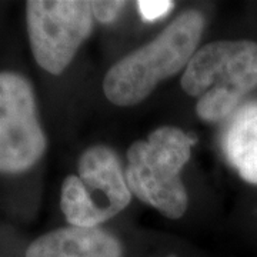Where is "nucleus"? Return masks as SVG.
<instances>
[{"label":"nucleus","instance_id":"obj_10","mask_svg":"<svg viewBox=\"0 0 257 257\" xmlns=\"http://www.w3.org/2000/svg\"><path fill=\"white\" fill-rule=\"evenodd\" d=\"M92 3L93 18L100 23H110L124 9L126 2L120 0H94Z\"/></svg>","mask_w":257,"mask_h":257},{"label":"nucleus","instance_id":"obj_7","mask_svg":"<svg viewBox=\"0 0 257 257\" xmlns=\"http://www.w3.org/2000/svg\"><path fill=\"white\" fill-rule=\"evenodd\" d=\"M25 257H123V248L100 227L67 226L32 241Z\"/></svg>","mask_w":257,"mask_h":257},{"label":"nucleus","instance_id":"obj_9","mask_svg":"<svg viewBox=\"0 0 257 257\" xmlns=\"http://www.w3.org/2000/svg\"><path fill=\"white\" fill-rule=\"evenodd\" d=\"M175 3L170 0H139L138 9L146 22H156L173 9Z\"/></svg>","mask_w":257,"mask_h":257},{"label":"nucleus","instance_id":"obj_1","mask_svg":"<svg viewBox=\"0 0 257 257\" xmlns=\"http://www.w3.org/2000/svg\"><path fill=\"white\" fill-rule=\"evenodd\" d=\"M204 30L199 10H186L153 40L111 66L103 79L106 99L119 107L136 106L150 96L159 83L186 69Z\"/></svg>","mask_w":257,"mask_h":257},{"label":"nucleus","instance_id":"obj_5","mask_svg":"<svg viewBox=\"0 0 257 257\" xmlns=\"http://www.w3.org/2000/svg\"><path fill=\"white\" fill-rule=\"evenodd\" d=\"M92 3L86 0L26 2L30 49L36 63L50 74H60L93 30Z\"/></svg>","mask_w":257,"mask_h":257},{"label":"nucleus","instance_id":"obj_3","mask_svg":"<svg viewBox=\"0 0 257 257\" xmlns=\"http://www.w3.org/2000/svg\"><path fill=\"white\" fill-rule=\"evenodd\" d=\"M194 138L173 126L153 130L127 150L126 180L132 194L155 207L167 219H180L189 196L182 170L192 156Z\"/></svg>","mask_w":257,"mask_h":257},{"label":"nucleus","instance_id":"obj_4","mask_svg":"<svg viewBox=\"0 0 257 257\" xmlns=\"http://www.w3.org/2000/svg\"><path fill=\"white\" fill-rule=\"evenodd\" d=\"M126 172L110 147L94 145L79 157L77 175L64 179L60 209L70 226L99 227L132 202Z\"/></svg>","mask_w":257,"mask_h":257},{"label":"nucleus","instance_id":"obj_8","mask_svg":"<svg viewBox=\"0 0 257 257\" xmlns=\"http://www.w3.org/2000/svg\"><path fill=\"white\" fill-rule=\"evenodd\" d=\"M223 152L240 177L257 186V100L241 104L231 114L223 135Z\"/></svg>","mask_w":257,"mask_h":257},{"label":"nucleus","instance_id":"obj_6","mask_svg":"<svg viewBox=\"0 0 257 257\" xmlns=\"http://www.w3.org/2000/svg\"><path fill=\"white\" fill-rule=\"evenodd\" d=\"M46 149L32 84L22 74L0 72V173L26 172Z\"/></svg>","mask_w":257,"mask_h":257},{"label":"nucleus","instance_id":"obj_2","mask_svg":"<svg viewBox=\"0 0 257 257\" xmlns=\"http://www.w3.org/2000/svg\"><path fill=\"white\" fill-rule=\"evenodd\" d=\"M182 89L197 97L196 113L217 123L240 107L257 87V43L253 40H216L204 45L186 66Z\"/></svg>","mask_w":257,"mask_h":257}]
</instances>
